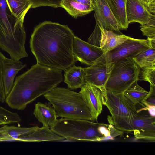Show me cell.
I'll return each instance as SVG.
<instances>
[{
	"mask_svg": "<svg viewBox=\"0 0 155 155\" xmlns=\"http://www.w3.org/2000/svg\"><path fill=\"white\" fill-rule=\"evenodd\" d=\"M75 35L67 25L44 21L34 28L30 41L37 63L65 70L76 62L73 52Z\"/></svg>",
	"mask_w": 155,
	"mask_h": 155,
	"instance_id": "obj_1",
	"label": "cell"
},
{
	"mask_svg": "<svg viewBox=\"0 0 155 155\" xmlns=\"http://www.w3.org/2000/svg\"><path fill=\"white\" fill-rule=\"evenodd\" d=\"M62 70L36 64L17 77L5 101L11 108L24 110L28 104L62 81Z\"/></svg>",
	"mask_w": 155,
	"mask_h": 155,
	"instance_id": "obj_2",
	"label": "cell"
},
{
	"mask_svg": "<svg viewBox=\"0 0 155 155\" xmlns=\"http://www.w3.org/2000/svg\"><path fill=\"white\" fill-rule=\"evenodd\" d=\"M26 39L23 23L12 13L6 0H0V47L11 58L20 60L28 56Z\"/></svg>",
	"mask_w": 155,
	"mask_h": 155,
	"instance_id": "obj_3",
	"label": "cell"
},
{
	"mask_svg": "<svg viewBox=\"0 0 155 155\" xmlns=\"http://www.w3.org/2000/svg\"><path fill=\"white\" fill-rule=\"evenodd\" d=\"M102 91L103 104L107 107L111 115L107 117L109 124L120 131L133 132V121L144 105L141 103L134 104L123 94L115 93L105 89Z\"/></svg>",
	"mask_w": 155,
	"mask_h": 155,
	"instance_id": "obj_4",
	"label": "cell"
},
{
	"mask_svg": "<svg viewBox=\"0 0 155 155\" xmlns=\"http://www.w3.org/2000/svg\"><path fill=\"white\" fill-rule=\"evenodd\" d=\"M43 96L52 105L58 117L92 121L90 112L79 93L56 87Z\"/></svg>",
	"mask_w": 155,
	"mask_h": 155,
	"instance_id": "obj_5",
	"label": "cell"
},
{
	"mask_svg": "<svg viewBox=\"0 0 155 155\" xmlns=\"http://www.w3.org/2000/svg\"><path fill=\"white\" fill-rule=\"evenodd\" d=\"M103 123L87 120L61 117L58 119L56 123L50 128L54 133L65 139L100 141L105 138L100 129Z\"/></svg>",
	"mask_w": 155,
	"mask_h": 155,
	"instance_id": "obj_6",
	"label": "cell"
},
{
	"mask_svg": "<svg viewBox=\"0 0 155 155\" xmlns=\"http://www.w3.org/2000/svg\"><path fill=\"white\" fill-rule=\"evenodd\" d=\"M140 67L133 58H124L114 62V65L106 83V90L123 94L135 81H139Z\"/></svg>",
	"mask_w": 155,
	"mask_h": 155,
	"instance_id": "obj_7",
	"label": "cell"
},
{
	"mask_svg": "<svg viewBox=\"0 0 155 155\" xmlns=\"http://www.w3.org/2000/svg\"><path fill=\"white\" fill-rule=\"evenodd\" d=\"M114 65L110 51L103 53L91 65L82 68L85 82L96 86L101 90L106 83Z\"/></svg>",
	"mask_w": 155,
	"mask_h": 155,
	"instance_id": "obj_8",
	"label": "cell"
},
{
	"mask_svg": "<svg viewBox=\"0 0 155 155\" xmlns=\"http://www.w3.org/2000/svg\"><path fill=\"white\" fill-rule=\"evenodd\" d=\"M133 134L138 140L155 141V117L149 114L145 106L139 110L133 121Z\"/></svg>",
	"mask_w": 155,
	"mask_h": 155,
	"instance_id": "obj_9",
	"label": "cell"
},
{
	"mask_svg": "<svg viewBox=\"0 0 155 155\" xmlns=\"http://www.w3.org/2000/svg\"><path fill=\"white\" fill-rule=\"evenodd\" d=\"M151 47L155 48L148 38L139 39L130 37L110 52L112 61L114 62L124 58H133Z\"/></svg>",
	"mask_w": 155,
	"mask_h": 155,
	"instance_id": "obj_10",
	"label": "cell"
},
{
	"mask_svg": "<svg viewBox=\"0 0 155 155\" xmlns=\"http://www.w3.org/2000/svg\"><path fill=\"white\" fill-rule=\"evenodd\" d=\"M79 93L90 112L92 121H97L103 110L102 90L95 85L86 82Z\"/></svg>",
	"mask_w": 155,
	"mask_h": 155,
	"instance_id": "obj_11",
	"label": "cell"
},
{
	"mask_svg": "<svg viewBox=\"0 0 155 155\" xmlns=\"http://www.w3.org/2000/svg\"><path fill=\"white\" fill-rule=\"evenodd\" d=\"M73 52L76 61L87 65H92L104 53L101 48L86 42L75 36Z\"/></svg>",
	"mask_w": 155,
	"mask_h": 155,
	"instance_id": "obj_12",
	"label": "cell"
},
{
	"mask_svg": "<svg viewBox=\"0 0 155 155\" xmlns=\"http://www.w3.org/2000/svg\"><path fill=\"white\" fill-rule=\"evenodd\" d=\"M93 5L96 24L105 30L120 32L121 28L107 0H94Z\"/></svg>",
	"mask_w": 155,
	"mask_h": 155,
	"instance_id": "obj_13",
	"label": "cell"
},
{
	"mask_svg": "<svg viewBox=\"0 0 155 155\" xmlns=\"http://www.w3.org/2000/svg\"><path fill=\"white\" fill-rule=\"evenodd\" d=\"M126 13L129 24L135 22L141 25L148 22L153 15L138 0H127Z\"/></svg>",
	"mask_w": 155,
	"mask_h": 155,
	"instance_id": "obj_14",
	"label": "cell"
},
{
	"mask_svg": "<svg viewBox=\"0 0 155 155\" xmlns=\"http://www.w3.org/2000/svg\"><path fill=\"white\" fill-rule=\"evenodd\" d=\"M26 66L20 60L6 57L4 59L2 68V78L6 97L12 88L15 78L18 73Z\"/></svg>",
	"mask_w": 155,
	"mask_h": 155,
	"instance_id": "obj_15",
	"label": "cell"
},
{
	"mask_svg": "<svg viewBox=\"0 0 155 155\" xmlns=\"http://www.w3.org/2000/svg\"><path fill=\"white\" fill-rule=\"evenodd\" d=\"M34 115L43 126L50 128L57 122L58 117L52 106L49 102L44 104L38 102L35 104Z\"/></svg>",
	"mask_w": 155,
	"mask_h": 155,
	"instance_id": "obj_16",
	"label": "cell"
},
{
	"mask_svg": "<svg viewBox=\"0 0 155 155\" xmlns=\"http://www.w3.org/2000/svg\"><path fill=\"white\" fill-rule=\"evenodd\" d=\"M64 139L53 132L50 127L43 126L28 134L20 137L17 140L29 142L52 141Z\"/></svg>",
	"mask_w": 155,
	"mask_h": 155,
	"instance_id": "obj_17",
	"label": "cell"
},
{
	"mask_svg": "<svg viewBox=\"0 0 155 155\" xmlns=\"http://www.w3.org/2000/svg\"><path fill=\"white\" fill-rule=\"evenodd\" d=\"M99 27L101 32L99 47L104 53L111 51L130 37L123 34H117L113 31Z\"/></svg>",
	"mask_w": 155,
	"mask_h": 155,
	"instance_id": "obj_18",
	"label": "cell"
},
{
	"mask_svg": "<svg viewBox=\"0 0 155 155\" xmlns=\"http://www.w3.org/2000/svg\"><path fill=\"white\" fill-rule=\"evenodd\" d=\"M64 82L68 88L72 90L81 88L85 84L84 73L82 68L74 65L65 70Z\"/></svg>",
	"mask_w": 155,
	"mask_h": 155,
	"instance_id": "obj_19",
	"label": "cell"
},
{
	"mask_svg": "<svg viewBox=\"0 0 155 155\" xmlns=\"http://www.w3.org/2000/svg\"><path fill=\"white\" fill-rule=\"evenodd\" d=\"M38 127L37 126L23 127L5 125L0 128V141H18L20 137L28 134Z\"/></svg>",
	"mask_w": 155,
	"mask_h": 155,
	"instance_id": "obj_20",
	"label": "cell"
},
{
	"mask_svg": "<svg viewBox=\"0 0 155 155\" xmlns=\"http://www.w3.org/2000/svg\"><path fill=\"white\" fill-rule=\"evenodd\" d=\"M60 7L64 8L74 18L88 14L94 10V6L82 4L75 0H63Z\"/></svg>",
	"mask_w": 155,
	"mask_h": 155,
	"instance_id": "obj_21",
	"label": "cell"
},
{
	"mask_svg": "<svg viewBox=\"0 0 155 155\" xmlns=\"http://www.w3.org/2000/svg\"><path fill=\"white\" fill-rule=\"evenodd\" d=\"M107 1L121 30H126L129 25L126 13L127 0H107Z\"/></svg>",
	"mask_w": 155,
	"mask_h": 155,
	"instance_id": "obj_22",
	"label": "cell"
},
{
	"mask_svg": "<svg viewBox=\"0 0 155 155\" xmlns=\"http://www.w3.org/2000/svg\"><path fill=\"white\" fill-rule=\"evenodd\" d=\"M8 6L13 15L20 21L24 23L25 15L31 8L29 0H6Z\"/></svg>",
	"mask_w": 155,
	"mask_h": 155,
	"instance_id": "obj_23",
	"label": "cell"
},
{
	"mask_svg": "<svg viewBox=\"0 0 155 155\" xmlns=\"http://www.w3.org/2000/svg\"><path fill=\"white\" fill-rule=\"evenodd\" d=\"M138 81H135L123 93L126 97L135 104L141 103L149 93L138 84Z\"/></svg>",
	"mask_w": 155,
	"mask_h": 155,
	"instance_id": "obj_24",
	"label": "cell"
},
{
	"mask_svg": "<svg viewBox=\"0 0 155 155\" xmlns=\"http://www.w3.org/2000/svg\"><path fill=\"white\" fill-rule=\"evenodd\" d=\"M140 68L155 64V48L151 47L133 58Z\"/></svg>",
	"mask_w": 155,
	"mask_h": 155,
	"instance_id": "obj_25",
	"label": "cell"
},
{
	"mask_svg": "<svg viewBox=\"0 0 155 155\" xmlns=\"http://www.w3.org/2000/svg\"><path fill=\"white\" fill-rule=\"evenodd\" d=\"M139 80L149 82L150 85L155 86V64L140 68Z\"/></svg>",
	"mask_w": 155,
	"mask_h": 155,
	"instance_id": "obj_26",
	"label": "cell"
},
{
	"mask_svg": "<svg viewBox=\"0 0 155 155\" xmlns=\"http://www.w3.org/2000/svg\"><path fill=\"white\" fill-rule=\"evenodd\" d=\"M21 120L17 113L9 111L0 106V125L19 123Z\"/></svg>",
	"mask_w": 155,
	"mask_h": 155,
	"instance_id": "obj_27",
	"label": "cell"
},
{
	"mask_svg": "<svg viewBox=\"0 0 155 155\" xmlns=\"http://www.w3.org/2000/svg\"><path fill=\"white\" fill-rule=\"evenodd\" d=\"M140 30L143 35L146 36L152 44H155V16L153 14L149 21L141 25Z\"/></svg>",
	"mask_w": 155,
	"mask_h": 155,
	"instance_id": "obj_28",
	"label": "cell"
},
{
	"mask_svg": "<svg viewBox=\"0 0 155 155\" xmlns=\"http://www.w3.org/2000/svg\"><path fill=\"white\" fill-rule=\"evenodd\" d=\"M32 4L31 8L42 6H49L54 8L60 7V3L63 0H29Z\"/></svg>",
	"mask_w": 155,
	"mask_h": 155,
	"instance_id": "obj_29",
	"label": "cell"
},
{
	"mask_svg": "<svg viewBox=\"0 0 155 155\" xmlns=\"http://www.w3.org/2000/svg\"><path fill=\"white\" fill-rule=\"evenodd\" d=\"M101 35L100 28L98 25L96 24L95 28L89 37L87 42L93 45L99 47Z\"/></svg>",
	"mask_w": 155,
	"mask_h": 155,
	"instance_id": "obj_30",
	"label": "cell"
},
{
	"mask_svg": "<svg viewBox=\"0 0 155 155\" xmlns=\"http://www.w3.org/2000/svg\"><path fill=\"white\" fill-rule=\"evenodd\" d=\"M5 57L0 51V101H5L6 95L2 78V68L3 61Z\"/></svg>",
	"mask_w": 155,
	"mask_h": 155,
	"instance_id": "obj_31",
	"label": "cell"
},
{
	"mask_svg": "<svg viewBox=\"0 0 155 155\" xmlns=\"http://www.w3.org/2000/svg\"><path fill=\"white\" fill-rule=\"evenodd\" d=\"M141 103L150 106H155V86L150 85V91Z\"/></svg>",
	"mask_w": 155,
	"mask_h": 155,
	"instance_id": "obj_32",
	"label": "cell"
},
{
	"mask_svg": "<svg viewBox=\"0 0 155 155\" xmlns=\"http://www.w3.org/2000/svg\"><path fill=\"white\" fill-rule=\"evenodd\" d=\"M152 14L155 15V0H138Z\"/></svg>",
	"mask_w": 155,
	"mask_h": 155,
	"instance_id": "obj_33",
	"label": "cell"
},
{
	"mask_svg": "<svg viewBox=\"0 0 155 155\" xmlns=\"http://www.w3.org/2000/svg\"><path fill=\"white\" fill-rule=\"evenodd\" d=\"M76 1L82 4H88L91 5H93L94 0H75Z\"/></svg>",
	"mask_w": 155,
	"mask_h": 155,
	"instance_id": "obj_34",
	"label": "cell"
}]
</instances>
